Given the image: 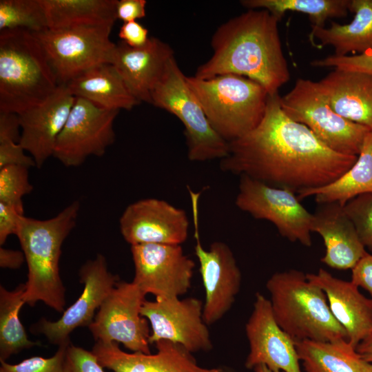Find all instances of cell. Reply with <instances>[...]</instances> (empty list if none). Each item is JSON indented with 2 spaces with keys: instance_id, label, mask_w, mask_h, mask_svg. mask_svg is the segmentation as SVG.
I'll return each instance as SVG.
<instances>
[{
  "instance_id": "6da1fadb",
  "label": "cell",
  "mask_w": 372,
  "mask_h": 372,
  "mask_svg": "<svg viewBox=\"0 0 372 372\" xmlns=\"http://www.w3.org/2000/svg\"><path fill=\"white\" fill-rule=\"evenodd\" d=\"M229 146L228 154L220 162L222 171L296 195L337 180L358 158L331 150L307 127L289 118L278 93L269 96L260 123Z\"/></svg>"
},
{
  "instance_id": "7a4b0ae2",
  "label": "cell",
  "mask_w": 372,
  "mask_h": 372,
  "mask_svg": "<svg viewBox=\"0 0 372 372\" xmlns=\"http://www.w3.org/2000/svg\"><path fill=\"white\" fill-rule=\"evenodd\" d=\"M278 21L266 10H248L220 25L211 41L213 55L194 76L207 79L234 74L258 82L269 95L278 93L290 79Z\"/></svg>"
},
{
  "instance_id": "3957f363",
  "label": "cell",
  "mask_w": 372,
  "mask_h": 372,
  "mask_svg": "<svg viewBox=\"0 0 372 372\" xmlns=\"http://www.w3.org/2000/svg\"><path fill=\"white\" fill-rule=\"evenodd\" d=\"M80 203L74 201L55 216L39 220L23 216L17 236L27 262L24 300L41 301L58 312L65 305V289L59 273L61 247L75 227Z\"/></svg>"
},
{
  "instance_id": "277c9868",
  "label": "cell",
  "mask_w": 372,
  "mask_h": 372,
  "mask_svg": "<svg viewBox=\"0 0 372 372\" xmlns=\"http://www.w3.org/2000/svg\"><path fill=\"white\" fill-rule=\"evenodd\" d=\"M274 318L294 342L347 340L323 290L297 269L276 272L267 281Z\"/></svg>"
},
{
  "instance_id": "5b68a950",
  "label": "cell",
  "mask_w": 372,
  "mask_h": 372,
  "mask_svg": "<svg viewBox=\"0 0 372 372\" xmlns=\"http://www.w3.org/2000/svg\"><path fill=\"white\" fill-rule=\"evenodd\" d=\"M59 83L32 32L0 31V112L17 114L48 98Z\"/></svg>"
},
{
  "instance_id": "8992f818",
  "label": "cell",
  "mask_w": 372,
  "mask_h": 372,
  "mask_svg": "<svg viewBox=\"0 0 372 372\" xmlns=\"http://www.w3.org/2000/svg\"><path fill=\"white\" fill-rule=\"evenodd\" d=\"M211 126L228 143L254 130L262 121L269 94L258 82L234 74L207 79L186 76Z\"/></svg>"
},
{
  "instance_id": "52a82bcc",
  "label": "cell",
  "mask_w": 372,
  "mask_h": 372,
  "mask_svg": "<svg viewBox=\"0 0 372 372\" xmlns=\"http://www.w3.org/2000/svg\"><path fill=\"white\" fill-rule=\"evenodd\" d=\"M151 98V104L174 114L183 125L189 161L203 162L227 156L229 143L211 126L174 56L167 63Z\"/></svg>"
},
{
  "instance_id": "ba28073f",
  "label": "cell",
  "mask_w": 372,
  "mask_h": 372,
  "mask_svg": "<svg viewBox=\"0 0 372 372\" xmlns=\"http://www.w3.org/2000/svg\"><path fill=\"white\" fill-rule=\"evenodd\" d=\"M285 114L304 125L331 150L342 154L358 156L371 130L338 114L330 106L318 83L298 79L293 88L280 96Z\"/></svg>"
},
{
  "instance_id": "9c48e42d",
  "label": "cell",
  "mask_w": 372,
  "mask_h": 372,
  "mask_svg": "<svg viewBox=\"0 0 372 372\" xmlns=\"http://www.w3.org/2000/svg\"><path fill=\"white\" fill-rule=\"evenodd\" d=\"M114 23L84 24L32 32L42 46L59 85L87 70L110 63L116 44L110 38Z\"/></svg>"
},
{
  "instance_id": "30bf717a",
  "label": "cell",
  "mask_w": 372,
  "mask_h": 372,
  "mask_svg": "<svg viewBox=\"0 0 372 372\" xmlns=\"http://www.w3.org/2000/svg\"><path fill=\"white\" fill-rule=\"evenodd\" d=\"M191 200L195 254L205 292L203 320L207 325L216 323L230 310L238 293L242 274L230 247L223 242H212L205 249L200 240L199 198L200 192L188 187Z\"/></svg>"
},
{
  "instance_id": "8fae6325",
  "label": "cell",
  "mask_w": 372,
  "mask_h": 372,
  "mask_svg": "<svg viewBox=\"0 0 372 372\" xmlns=\"http://www.w3.org/2000/svg\"><path fill=\"white\" fill-rule=\"evenodd\" d=\"M235 204L254 218L271 223L289 241L311 245L313 214L300 203L294 192L241 176Z\"/></svg>"
},
{
  "instance_id": "7c38bea8",
  "label": "cell",
  "mask_w": 372,
  "mask_h": 372,
  "mask_svg": "<svg viewBox=\"0 0 372 372\" xmlns=\"http://www.w3.org/2000/svg\"><path fill=\"white\" fill-rule=\"evenodd\" d=\"M145 294L133 282L118 280L88 327L96 341L121 343L149 354L148 322L141 315Z\"/></svg>"
},
{
  "instance_id": "4fadbf2b",
  "label": "cell",
  "mask_w": 372,
  "mask_h": 372,
  "mask_svg": "<svg viewBox=\"0 0 372 372\" xmlns=\"http://www.w3.org/2000/svg\"><path fill=\"white\" fill-rule=\"evenodd\" d=\"M118 112L76 97L53 156L65 167H78L90 156H103L115 141L114 122Z\"/></svg>"
},
{
  "instance_id": "5bb4252c",
  "label": "cell",
  "mask_w": 372,
  "mask_h": 372,
  "mask_svg": "<svg viewBox=\"0 0 372 372\" xmlns=\"http://www.w3.org/2000/svg\"><path fill=\"white\" fill-rule=\"evenodd\" d=\"M133 282L156 299L179 298L192 285L195 262L181 245L143 244L131 246Z\"/></svg>"
},
{
  "instance_id": "9a60e30c",
  "label": "cell",
  "mask_w": 372,
  "mask_h": 372,
  "mask_svg": "<svg viewBox=\"0 0 372 372\" xmlns=\"http://www.w3.org/2000/svg\"><path fill=\"white\" fill-rule=\"evenodd\" d=\"M203 310V302L196 298L145 300L141 313L151 324L149 344L168 340L190 353L210 350L212 343Z\"/></svg>"
},
{
  "instance_id": "2e32d148",
  "label": "cell",
  "mask_w": 372,
  "mask_h": 372,
  "mask_svg": "<svg viewBox=\"0 0 372 372\" xmlns=\"http://www.w3.org/2000/svg\"><path fill=\"white\" fill-rule=\"evenodd\" d=\"M189 227V218L185 210L155 198L130 204L119 219L121 234L131 246L181 245L187 239Z\"/></svg>"
},
{
  "instance_id": "e0dca14e",
  "label": "cell",
  "mask_w": 372,
  "mask_h": 372,
  "mask_svg": "<svg viewBox=\"0 0 372 372\" xmlns=\"http://www.w3.org/2000/svg\"><path fill=\"white\" fill-rule=\"evenodd\" d=\"M83 290L78 299L63 311L56 321L42 318L35 326V331L43 334L48 340L59 346L70 342L69 335L76 328L89 327L95 311L118 281V277L108 269L105 257L98 254L87 261L79 270Z\"/></svg>"
},
{
  "instance_id": "ac0fdd59",
  "label": "cell",
  "mask_w": 372,
  "mask_h": 372,
  "mask_svg": "<svg viewBox=\"0 0 372 372\" xmlns=\"http://www.w3.org/2000/svg\"><path fill=\"white\" fill-rule=\"evenodd\" d=\"M245 332L249 352L245 366L265 364L275 372H302L296 343L276 321L271 302L256 293Z\"/></svg>"
},
{
  "instance_id": "d6986e66",
  "label": "cell",
  "mask_w": 372,
  "mask_h": 372,
  "mask_svg": "<svg viewBox=\"0 0 372 372\" xmlns=\"http://www.w3.org/2000/svg\"><path fill=\"white\" fill-rule=\"evenodd\" d=\"M75 99L67 85L61 84L41 103L19 114L21 129L19 143L31 154L37 168L53 156L57 138Z\"/></svg>"
},
{
  "instance_id": "ffe728a7",
  "label": "cell",
  "mask_w": 372,
  "mask_h": 372,
  "mask_svg": "<svg viewBox=\"0 0 372 372\" xmlns=\"http://www.w3.org/2000/svg\"><path fill=\"white\" fill-rule=\"evenodd\" d=\"M154 354L126 353L117 342H96L92 353L103 368L114 372H232L229 369L200 366L192 353L183 346L168 341L155 343Z\"/></svg>"
},
{
  "instance_id": "44dd1931",
  "label": "cell",
  "mask_w": 372,
  "mask_h": 372,
  "mask_svg": "<svg viewBox=\"0 0 372 372\" xmlns=\"http://www.w3.org/2000/svg\"><path fill=\"white\" fill-rule=\"evenodd\" d=\"M174 56V50L167 43L150 37L147 44L139 48H131L123 41L116 44L110 63L139 103H152V92Z\"/></svg>"
},
{
  "instance_id": "7402d4cb",
  "label": "cell",
  "mask_w": 372,
  "mask_h": 372,
  "mask_svg": "<svg viewBox=\"0 0 372 372\" xmlns=\"http://www.w3.org/2000/svg\"><path fill=\"white\" fill-rule=\"evenodd\" d=\"M306 275L323 290L333 316L345 330L349 343L356 349L372 331V299L362 294L353 282L334 277L324 269Z\"/></svg>"
},
{
  "instance_id": "603a6c76",
  "label": "cell",
  "mask_w": 372,
  "mask_h": 372,
  "mask_svg": "<svg viewBox=\"0 0 372 372\" xmlns=\"http://www.w3.org/2000/svg\"><path fill=\"white\" fill-rule=\"evenodd\" d=\"M311 232L322 237L325 254L321 261L333 269H352L366 254L353 223L338 203L319 204Z\"/></svg>"
},
{
  "instance_id": "cb8c5ba5",
  "label": "cell",
  "mask_w": 372,
  "mask_h": 372,
  "mask_svg": "<svg viewBox=\"0 0 372 372\" xmlns=\"http://www.w3.org/2000/svg\"><path fill=\"white\" fill-rule=\"evenodd\" d=\"M331 108L372 131V75L335 68L318 81Z\"/></svg>"
},
{
  "instance_id": "d4e9b609",
  "label": "cell",
  "mask_w": 372,
  "mask_h": 372,
  "mask_svg": "<svg viewBox=\"0 0 372 372\" xmlns=\"http://www.w3.org/2000/svg\"><path fill=\"white\" fill-rule=\"evenodd\" d=\"M75 97L110 110H130L140 103L110 63L96 65L65 84Z\"/></svg>"
},
{
  "instance_id": "484cf974",
  "label": "cell",
  "mask_w": 372,
  "mask_h": 372,
  "mask_svg": "<svg viewBox=\"0 0 372 372\" xmlns=\"http://www.w3.org/2000/svg\"><path fill=\"white\" fill-rule=\"evenodd\" d=\"M349 12L354 17L349 23L332 21L330 28L311 25L309 39L313 44L318 39L321 46H332L335 56L372 50V0H350Z\"/></svg>"
},
{
  "instance_id": "4316f807",
  "label": "cell",
  "mask_w": 372,
  "mask_h": 372,
  "mask_svg": "<svg viewBox=\"0 0 372 372\" xmlns=\"http://www.w3.org/2000/svg\"><path fill=\"white\" fill-rule=\"evenodd\" d=\"M304 372H372L366 361L347 340L295 342Z\"/></svg>"
},
{
  "instance_id": "83f0119b",
  "label": "cell",
  "mask_w": 372,
  "mask_h": 372,
  "mask_svg": "<svg viewBox=\"0 0 372 372\" xmlns=\"http://www.w3.org/2000/svg\"><path fill=\"white\" fill-rule=\"evenodd\" d=\"M372 194V131L366 136L355 163L333 182L297 194L300 201L314 196L318 204L338 203L344 206L353 198Z\"/></svg>"
},
{
  "instance_id": "f1b7e54d",
  "label": "cell",
  "mask_w": 372,
  "mask_h": 372,
  "mask_svg": "<svg viewBox=\"0 0 372 372\" xmlns=\"http://www.w3.org/2000/svg\"><path fill=\"white\" fill-rule=\"evenodd\" d=\"M48 27L61 28L77 25L114 23L116 0H41Z\"/></svg>"
},
{
  "instance_id": "f546056e",
  "label": "cell",
  "mask_w": 372,
  "mask_h": 372,
  "mask_svg": "<svg viewBox=\"0 0 372 372\" xmlns=\"http://www.w3.org/2000/svg\"><path fill=\"white\" fill-rule=\"evenodd\" d=\"M25 284H21L13 291L0 287V360L6 361L12 355L39 345L28 338L19 319V311L25 304Z\"/></svg>"
},
{
  "instance_id": "4dcf8cb0",
  "label": "cell",
  "mask_w": 372,
  "mask_h": 372,
  "mask_svg": "<svg viewBox=\"0 0 372 372\" xmlns=\"http://www.w3.org/2000/svg\"><path fill=\"white\" fill-rule=\"evenodd\" d=\"M248 10H266L279 21L286 12L294 11L309 16L311 25L323 28L327 20L347 16L350 0H242Z\"/></svg>"
},
{
  "instance_id": "1f68e13d",
  "label": "cell",
  "mask_w": 372,
  "mask_h": 372,
  "mask_svg": "<svg viewBox=\"0 0 372 372\" xmlns=\"http://www.w3.org/2000/svg\"><path fill=\"white\" fill-rule=\"evenodd\" d=\"M48 28L41 0L0 1V31L23 29L37 32Z\"/></svg>"
},
{
  "instance_id": "d6a6232c",
  "label": "cell",
  "mask_w": 372,
  "mask_h": 372,
  "mask_svg": "<svg viewBox=\"0 0 372 372\" xmlns=\"http://www.w3.org/2000/svg\"><path fill=\"white\" fill-rule=\"evenodd\" d=\"M28 169L22 165L0 169V202L24 211L22 198L33 189L28 178Z\"/></svg>"
},
{
  "instance_id": "836d02e7",
  "label": "cell",
  "mask_w": 372,
  "mask_h": 372,
  "mask_svg": "<svg viewBox=\"0 0 372 372\" xmlns=\"http://www.w3.org/2000/svg\"><path fill=\"white\" fill-rule=\"evenodd\" d=\"M364 246L372 251V194L360 195L344 206Z\"/></svg>"
},
{
  "instance_id": "e575fe53",
  "label": "cell",
  "mask_w": 372,
  "mask_h": 372,
  "mask_svg": "<svg viewBox=\"0 0 372 372\" xmlns=\"http://www.w3.org/2000/svg\"><path fill=\"white\" fill-rule=\"evenodd\" d=\"M70 343L59 346L55 354L48 358L34 356L15 364L0 360V372H63L65 351Z\"/></svg>"
},
{
  "instance_id": "d590c367",
  "label": "cell",
  "mask_w": 372,
  "mask_h": 372,
  "mask_svg": "<svg viewBox=\"0 0 372 372\" xmlns=\"http://www.w3.org/2000/svg\"><path fill=\"white\" fill-rule=\"evenodd\" d=\"M313 67H333L344 70L365 72L372 75V50L362 54L335 56L330 55L311 62Z\"/></svg>"
},
{
  "instance_id": "8d00e7d4",
  "label": "cell",
  "mask_w": 372,
  "mask_h": 372,
  "mask_svg": "<svg viewBox=\"0 0 372 372\" xmlns=\"http://www.w3.org/2000/svg\"><path fill=\"white\" fill-rule=\"evenodd\" d=\"M63 372H105L92 353L83 348L68 345L63 362Z\"/></svg>"
},
{
  "instance_id": "74e56055",
  "label": "cell",
  "mask_w": 372,
  "mask_h": 372,
  "mask_svg": "<svg viewBox=\"0 0 372 372\" xmlns=\"http://www.w3.org/2000/svg\"><path fill=\"white\" fill-rule=\"evenodd\" d=\"M19 143L8 142L0 144V169L8 165H22L30 168L35 166L32 156L25 154Z\"/></svg>"
},
{
  "instance_id": "f35d334b",
  "label": "cell",
  "mask_w": 372,
  "mask_h": 372,
  "mask_svg": "<svg viewBox=\"0 0 372 372\" xmlns=\"http://www.w3.org/2000/svg\"><path fill=\"white\" fill-rule=\"evenodd\" d=\"M24 211L8 204L0 202V245L2 246L7 238L17 235L20 220Z\"/></svg>"
},
{
  "instance_id": "ab89813d",
  "label": "cell",
  "mask_w": 372,
  "mask_h": 372,
  "mask_svg": "<svg viewBox=\"0 0 372 372\" xmlns=\"http://www.w3.org/2000/svg\"><path fill=\"white\" fill-rule=\"evenodd\" d=\"M148 30L136 21L125 22L121 25L118 37L127 45L134 48L145 46L149 39Z\"/></svg>"
},
{
  "instance_id": "60d3db41",
  "label": "cell",
  "mask_w": 372,
  "mask_h": 372,
  "mask_svg": "<svg viewBox=\"0 0 372 372\" xmlns=\"http://www.w3.org/2000/svg\"><path fill=\"white\" fill-rule=\"evenodd\" d=\"M351 271V281L366 290L372 299V254L366 252Z\"/></svg>"
},
{
  "instance_id": "b9f144b4",
  "label": "cell",
  "mask_w": 372,
  "mask_h": 372,
  "mask_svg": "<svg viewBox=\"0 0 372 372\" xmlns=\"http://www.w3.org/2000/svg\"><path fill=\"white\" fill-rule=\"evenodd\" d=\"M146 4L145 0H116V19L125 23L145 17Z\"/></svg>"
},
{
  "instance_id": "7bdbcfd3",
  "label": "cell",
  "mask_w": 372,
  "mask_h": 372,
  "mask_svg": "<svg viewBox=\"0 0 372 372\" xmlns=\"http://www.w3.org/2000/svg\"><path fill=\"white\" fill-rule=\"evenodd\" d=\"M20 129L19 114L0 112V144L8 142L19 143Z\"/></svg>"
},
{
  "instance_id": "ee69618b",
  "label": "cell",
  "mask_w": 372,
  "mask_h": 372,
  "mask_svg": "<svg viewBox=\"0 0 372 372\" xmlns=\"http://www.w3.org/2000/svg\"><path fill=\"white\" fill-rule=\"evenodd\" d=\"M25 260L23 251L0 247V267L4 269H17Z\"/></svg>"
},
{
  "instance_id": "f6af8a7d",
  "label": "cell",
  "mask_w": 372,
  "mask_h": 372,
  "mask_svg": "<svg viewBox=\"0 0 372 372\" xmlns=\"http://www.w3.org/2000/svg\"><path fill=\"white\" fill-rule=\"evenodd\" d=\"M355 349L362 358L372 363V331L358 344Z\"/></svg>"
},
{
  "instance_id": "bcb514c9",
  "label": "cell",
  "mask_w": 372,
  "mask_h": 372,
  "mask_svg": "<svg viewBox=\"0 0 372 372\" xmlns=\"http://www.w3.org/2000/svg\"><path fill=\"white\" fill-rule=\"evenodd\" d=\"M253 369L254 372H275L271 370L265 364H259L255 366ZM279 372H282V371H279Z\"/></svg>"
}]
</instances>
